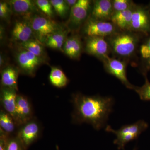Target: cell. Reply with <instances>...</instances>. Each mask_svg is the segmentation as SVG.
Instances as JSON below:
<instances>
[{
  "mask_svg": "<svg viewBox=\"0 0 150 150\" xmlns=\"http://www.w3.org/2000/svg\"><path fill=\"white\" fill-rule=\"evenodd\" d=\"M0 127L1 130L10 136L18 128L13 118L3 109L0 111Z\"/></svg>",
  "mask_w": 150,
  "mask_h": 150,
  "instance_id": "7402d4cb",
  "label": "cell"
},
{
  "mask_svg": "<svg viewBox=\"0 0 150 150\" xmlns=\"http://www.w3.org/2000/svg\"><path fill=\"white\" fill-rule=\"evenodd\" d=\"M65 1L68 7L71 10V8H72L73 7L77 4L78 1L77 0H66Z\"/></svg>",
  "mask_w": 150,
  "mask_h": 150,
  "instance_id": "1f68e13d",
  "label": "cell"
},
{
  "mask_svg": "<svg viewBox=\"0 0 150 150\" xmlns=\"http://www.w3.org/2000/svg\"><path fill=\"white\" fill-rule=\"evenodd\" d=\"M6 150H24L16 136L11 137L8 142Z\"/></svg>",
  "mask_w": 150,
  "mask_h": 150,
  "instance_id": "f1b7e54d",
  "label": "cell"
},
{
  "mask_svg": "<svg viewBox=\"0 0 150 150\" xmlns=\"http://www.w3.org/2000/svg\"><path fill=\"white\" fill-rule=\"evenodd\" d=\"M138 51L140 61V70L144 76L150 71V35L146 36L140 43Z\"/></svg>",
  "mask_w": 150,
  "mask_h": 150,
  "instance_id": "e0dca14e",
  "label": "cell"
},
{
  "mask_svg": "<svg viewBox=\"0 0 150 150\" xmlns=\"http://www.w3.org/2000/svg\"><path fill=\"white\" fill-rule=\"evenodd\" d=\"M11 11L9 5L5 1L0 2V17L1 18L8 19L10 15Z\"/></svg>",
  "mask_w": 150,
  "mask_h": 150,
  "instance_id": "f546056e",
  "label": "cell"
},
{
  "mask_svg": "<svg viewBox=\"0 0 150 150\" xmlns=\"http://www.w3.org/2000/svg\"><path fill=\"white\" fill-rule=\"evenodd\" d=\"M137 150V148H135V149H134V150Z\"/></svg>",
  "mask_w": 150,
  "mask_h": 150,
  "instance_id": "836d02e7",
  "label": "cell"
},
{
  "mask_svg": "<svg viewBox=\"0 0 150 150\" xmlns=\"http://www.w3.org/2000/svg\"><path fill=\"white\" fill-rule=\"evenodd\" d=\"M129 30L146 36L150 35V9L149 6L136 5Z\"/></svg>",
  "mask_w": 150,
  "mask_h": 150,
  "instance_id": "8992f818",
  "label": "cell"
},
{
  "mask_svg": "<svg viewBox=\"0 0 150 150\" xmlns=\"http://www.w3.org/2000/svg\"><path fill=\"white\" fill-rule=\"evenodd\" d=\"M142 34L130 30H118L106 38L110 52L119 59L126 61L132 58L138 51Z\"/></svg>",
  "mask_w": 150,
  "mask_h": 150,
  "instance_id": "7a4b0ae2",
  "label": "cell"
},
{
  "mask_svg": "<svg viewBox=\"0 0 150 150\" xmlns=\"http://www.w3.org/2000/svg\"><path fill=\"white\" fill-rule=\"evenodd\" d=\"M12 38L20 43L32 39L34 32L30 21H16L12 31Z\"/></svg>",
  "mask_w": 150,
  "mask_h": 150,
  "instance_id": "9a60e30c",
  "label": "cell"
},
{
  "mask_svg": "<svg viewBox=\"0 0 150 150\" xmlns=\"http://www.w3.org/2000/svg\"><path fill=\"white\" fill-rule=\"evenodd\" d=\"M4 62V58H3V56L1 55V56H0V65H1V67L3 66Z\"/></svg>",
  "mask_w": 150,
  "mask_h": 150,
  "instance_id": "d6a6232c",
  "label": "cell"
},
{
  "mask_svg": "<svg viewBox=\"0 0 150 150\" xmlns=\"http://www.w3.org/2000/svg\"><path fill=\"white\" fill-rule=\"evenodd\" d=\"M51 84L56 87H64L69 83V80L62 70L57 67H52L49 75Z\"/></svg>",
  "mask_w": 150,
  "mask_h": 150,
  "instance_id": "603a6c76",
  "label": "cell"
},
{
  "mask_svg": "<svg viewBox=\"0 0 150 150\" xmlns=\"http://www.w3.org/2000/svg\"><path fill=\"white\" fill-rule=\"evenodd\" d=\"M82 50V43L79 35L67 38L63 47V51L67 56L71 59H78L81 56Z\"/></svg>",
  "mask_w": 150,
  "mask_h": 150,
  "instance_id": "ac0fdd59",
  "label": "cell"
},
{
  "mask_svg": "<svg viewBox=\"0 0 150 150\" xmlns=\"http://www.w3.org/2000/svg\"><path fill=\"white\" fill-rule=\"evenodd\" d=\"M16 112L15 122L18 128L34 117L31 102L27 97L22 95L17 96Z\"/></svg>",
  "mask_w": 150,
  "mask_h": 150,
  "instance_id": "7c38bea8",
  "label": "cell"
},
{
  "mask_svg": "<svg viewBox=\"0 0 150 150\" xmlns=\"http://www.w3.org/2000/svg\"><path fill=\"white\" fill-rule=\"evenodd\" d=\"M18 91L13 89L2 87L1 103L2 109L13 118L15 121L16 116V98Z\"/></svg>",
  "mask_w": 150,
  "mask_h": 150,
  "instance_id": "5bb4252c",
  "label": "cell"
},
{
  "mask_svg": "<svg viewBox=\"0 0 150 150\" xmlns=\"http://www.w3.org/2000/svg\"><path fill=\"white\" fill-rule=\"evenodd\" d=\"M11 137L0 129V150H6L8 142Z\"/></svg>",
  "mask_w": 150,
  "mask_h": 150,
  "instance_id": "4dcf8cb0",
  "label": "cell"
},
{
  "mask_svg": "<svg viewBox=\"0 0 150 150\" xmlns=\"http://www.w3.org/2000/svg\"><path fill=\"white\" fill-rule=\"evenodd\" d=\"M145 83L142 86H136L134 90L138 93L140 99L144 101H150V82L145 76Z\"/></svg>",
  "mask_w": 150,
  "mask_h": 150,
  "instance_id": "484cf974",
  "label": "cell"
},
{
  "mask_svg": "<svg viewBox=\"0 0 150 150\" xmlns=\"http://www.w3.org/2000/svg\"><path fill=\"white\" fill-rule=\"evenodd\" d=\"M17 62L25 74L33 76L38 66L42 63V58L38 57L31 52L22 48L16 54Z\"/></svg>",
  "mask_w": 150,
  "mask_h": 150,
  "instance_id": "30bf717a",
  "label": "cell"
},
{
  "mask_svg": "<svg viewBox=\"0 0 150 150\" xmlns=\"http://www.w3.org/2000/svg\"><path fill=\"white\" fill-rule=\"evenodd\" d=\"M136 6L127 10L114 13L111 17L110 21L119 30H129L132 14Z\"/></svg>",
  "mask_w": 150,
  "mask_h": 150,
  "instance_id": "d6986e66",
  "label": "cell"
},
{
  "mask_svg": "<svg viewBox=\"0 0 150 150\" xmlns=\"http://www.w3.org/2000/svg\"><path fill=\"white\" fill-rule=\"evenodd\" d=\"M51 4L56 13L61 17H64L70 10L66 1L64 0H51Z\"/></svg>",
  "mask_w": 150,
  "mask_h": 150,
  "instance_id": "4316f807",
  "label": "cell"
},
{
  "mask_svg": "<svg viewBox=\"0 0 150 150\" xmlns=\"http://www.w3.org/2000/svg\"><path fill=\"white\" fill-rule=\"evenodd\" d=\"M91 10V1L89 0H78L70 10L69 23L74 29L79 28L85 21Z\"/></svg>",
  "mask_w": 150,
  "mask_h": 150,
  "instance_id": "8fae6325",
  "label": "cell"
},
{
  "mask_svg": "<svg viewBox=\"0 0 150 150\" xmlns=\"http://www.w3.org/2000/svg\"><path fill=\"white\" fill-rule=\"evenodd\" d=\"M72 103L74 106L73 123H88L99 131L106 125L114 101L111 97L88 96L77 93L73 96Z\"/></svg>",
  "mask_w": 150,
  "mask_h": 150,
  "instance_id": "6da1fadb",
  "label": "cell"
},
{
  "mask_svg": "<svg viewBox=\"0 0 150 150\" xmlns=\"http://www.w3.org/2000/svg\"><path fill=\"white\" fill-rule=\"evenodd\" d=\"M85 51L88 54L103 61L109 56L110 46L105 38L87 37L85 43Z\"/></svg>",
  "mask_w": 150,
  "mask_h": 150,
  "instance_id": "9c48e42d",
  "label": "cell"
},
{
  "mask_svg": "<svg viewBox=\"0 0 150 150\" xmlns=\"http://www.w3.org/2000/svg\"><path fill=\"white\" fill-rule=\"evenodd\" d=\"M67 31L62 29L48 36L45 43L53 49L63 51V47L67 38Z\"/></svg>",
  "mask_w": 150,
  "mask_h": 150,
  "instance_id": "44dd1931",
  "label": "cell"
},
{
  "mask_svg": "<svg viewBox=\"0 0 150 150\" xmlns=\"http://www.w3.org/2000/svg\"><path fill=\"white\" fill-rule=\"evenodd\" d=\"M35 3L38 8L48 17L51 18L54 16V8L50 1L37 0Z\"/></svg>",
  "mask_w": 150,
  "mask_h": 150,
  "instance_id": "83f0119b",
  "label": "cell"
},
{
  "mask_svg": "<svg viewBox=\"0 0 150 150\" xmlns=\"http://www.w3.org/2000/svg\"><path fill=\"white\" fill-rule=\"evenodd\" d=\"M119 29L110 21L98 20L89 18L83 27V33L88 37H109Z\"/></svg>",
  "mask_w": 150,
  "mask_h": 150,
  "instance_id": "52a82bcc",
  "label": "cell"
},
{
  "mask_svg": "<svg viewBox=\"0 0 150 150\" xmlns=\"http://www.w3.org/2000/svg\"><path fill=\"white\" fill-rule=\"evenodd\" d=\"M9 5L11 12L18 15L28 16L37 11L35 2L31 0H11Z\"/></svg>",
  "mask_w": 150,
  "mask_h": 150,
  "instance_id": "2e32d148",
  "label": "cell"
},
{
  "mask_svg": "<svg viewBox=\"0 0 150 150\" xmlns=\"http://www.w3.org/2000/svg\"><path fill=\"white\" fill-rule=\"evenodd\" d=\"M22 48L31 52L38 56L42 58L44 54V49L40 42L38 40L32 39L25 42L20 43Z\"/></svg>",
  "mask_w": 150,
  "mask_h": 150,
  "instance_id": "cb8c5ba5",
  "label": "cell"
},
{
  "mask_svg": "<svg viewBox=\"0 0 150 150\" xmlns=\"http://www.w3.org/2000/svg\"><path fill=\"white\" fill-rule=\"evenodd\" d=\"M90 17L103 21H110L113 14L112 1L96 0L93 1Z\"/></svg>",
  "mask_w": 150,
  "mask_h": 150,
  "instance_id": "4fadbf2b",
  "label": "cell"
},
{
  "mask_svg": "<svg viewBox=\"0 0 150 150\" xmlns=\"http://www.w3.org/2000/svg\"><path fill=\"white\" fill-rule=\"evenodd\" d=\"M19 71L14 67H8L2 71L1 84L2 87L7 88L18 91V79Z\"/></svg>",
  "mask_w": 150,
  "mask_h": 150,
  "instance_id": "ffe728a7",
  "label": "cell"
},
{
  "mask_svg": "<svg viewBox=\"0 0 150 150\" xmlns=\"http://www.w3.org/2000/svg\"><path fill=\"white\" fill-rule=\"evenodd\" d=\"M30 22L34 35L40 43L45 42L48 36L62 29L56 22L45 17L35 16Z\"/></svg>",
  "mask_w": 150,
  "mask_h": 150,
  "instance_id": "277c9868",
  "label": "cell"
},
{
  "mask_svg": "<svg viewBox=\"0 0 150 150\" xmlns=\"http://www.w3.org/2000/svg\"><path fill=\"white\" fill-rule=\"evenodd\" d=\"M149 8L150 9V3L149 4Z\"/></svg>",
  "mask_w": 150,
  "mask_h": 150,
  "instance_id": "e575fe53",
  "label": "cell"
},
{
  "mask_svg": "<svg viewBox=\"0 0 150 150\" xmlns=\"http://www.w3.org/2000/svg\"><path fill=\"white\" fill-rule=\"evenodd\" d=\"M148 127L147 123L143 120H139L133 124L124 125L118 130H114L110 126H108L105 131L115 134L116 138L113 143L118 146V149L124 150L127 143L137 139Z\"/></svg>",
  "mask_w": 150,
  "mask_h": 150,
  "instance_id": "3957f363",
  "label": "cell"
},
{
  "mask_svg": "<svg viewBox=\"0 0 150 150\" xmlns=\"http://www.w3.org/2000/svg\"><path fill=\"white\" fill-rule=\"evenodd\" d=\"M42 128L40 123L34 117L22 126H20L16 133V136L24 150L36 142L41 136Z\"/></svg>",
  "mask_w": 150,
  "mask_h": 150,
  "instance_id": "5b68a950",
  "label": "cell"
},
{
  "mask_svg": "<svg viewBox=\"0 0 150 150\" xmlns=\"http://www.w3.org/2000/svg\"><path fill=\"white\" fill-rule=\"evenodd\" d=\"M112 4L113 13L127 10L136 5L133 1L130 0H113Z\"/></svg>",
  "mask_w": 150,
  "mask_h": 150,
  "instance_id": "d4e9b609",
  "label": "cell"
},
{
  "mask_svg": "<svg viewBox=\"0 0 150 150\" xmlns=\"http://www.w3.org/2000/svg\"><path fill=\"white\" fill-rule=\"evenodd\" d=\"M57 150H59V149H58V147H57Z\"/></svg>",
  "mask_w": 150,
  "mask_h": 150,
  "instance_id": "d590c367",
  "label": "cell"
},
{
  "mask_svg": "<svg viewBox=\"0 0 150 150\" xmlns=\"http://www.w3.org/2000/svg\"><path fill=\"white\" fill-rule=\"evenodd\" d=\"M102 62L106 72L118 79L127 88L134 90L136 86L129 82L127 77L126 61L108 56Z\"/></svg>",
  "mask_w": 150,
  "mask_h": 150,
  "instance_id": "ba28073f",
  "label": "cell"
}]
</instances>
